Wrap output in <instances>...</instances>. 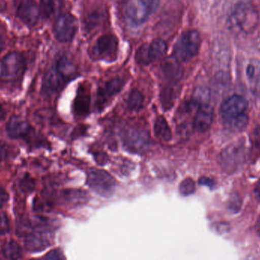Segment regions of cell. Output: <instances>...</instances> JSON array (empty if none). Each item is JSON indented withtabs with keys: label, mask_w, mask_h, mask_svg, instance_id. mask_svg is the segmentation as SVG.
<instances>
[{
	"label": "cell",
	"mask_w": 260,
	"mask_h": 260,
	"mask_svg": "<svg viewBox=\"0 0 260 260\" xmlns=\"http://www.w3.org/2000/svg\"><path fill=\"white\" fill-rule=\"evenodd\" d=\"M64 199L68 201L70 204L81 205L86 203L88 200V195L86 192L82 190H77V189H70V190L64 191L63 193Z\"/></svg>",
	"instance_id": "44dd1931"
},
{
	"label": "cell",
	"mask_w": 260,
	"mask_h": 260,
	"mask_svg": "<svg viewBox=\"0 0 260 260\" xmlns=\"http://www.w3.org/2000/svg\"><path fill=\"white\" fill-rule=\"evenodd\" d=\"M246 157L245 146L242 142L229 145L221 154V163L224 169L229 172L236 170L242 164Z\"/></svg>",
	"instance_id": "8fae6325"
},
{
	"label": "cell",
	"mask_w": 260,
	"mask_h": 260,
	"mask_svg": "<svg viewBox=\"0 0 260 260\" xmlns=\"http://www.w3.org/2000/svg\"><path fill=\"white\" fill-rule=\"evenodd\" d=\"M202 38L200 32L196 30L188 31L183 34L174 50V55L177 61L187 62L197 56L201 46Z\"/></svg>",
	"instance_id": "277c9868"
},
{
	"label": "cell",
	"mask_w": 260,
	"mask_h": 260,
	"mask_svg": "<svg viewBox=\"0 0 260 260\" xmlns=\"http://www.w3.org/2000/svg\"><path fill=\"white\" fill-rule=\"evenodd\" d=\"M35 187H36V182L35 179L29 174H25L20 180L19 188L23 193H30L35 190Z\"/></svg>",
	"instance_id": "d4e9b609"
},
{
	"label": "cell",
	"mask_w": 260,
	"mask_h": 260,
	"mask_svg": "<svg viewBox=\"0 0 260 260\" xmlns=\"http://www.w3.org/2000/svg\"><path fill=\"white\" fill-rule=\"evenodd\" d=\"M179 191L181 195L184 196L192 195L196 191V184L193 180L191 178H186L180 183Z\"/></svg>",
	"instance_id": "484cf974"
},
{
	"label": "cell",
	"mask_w": 260,
	"mask_h": 260,
	"mask_svg": "<svg viewBox=\"0 0 260 260\" xmlns=\"http://www.w3.org/2000/svg\"><path fill=\"white\" fill-rule=\"evenodd\" d=\"M241 200L238 195H235V196H232L229 201V208L232 211H238V209L241 208Z\"/></svg>",
	"instance_id": "d6a6232c"
},
{
	"label": "cell",
	"mask_w": 260,
	"mask_h": 260,
	"mask_svg": "<svg viewBox=\"0 0 260 260\" xmlns=\"http://www.w3.org/2000/svg\"><path fill=\"white\" fill-rule=\"evenodd\" d=\"M248 116L246 114H241L235 119L224 121L226 126L229 127L231 130L235 131H240L244 130L248 124Z\"/></svg>",
	"instance_id": "cb8c5ba5"
},
{
	"label": "cell",
	"mask_w": 260,
	"mask_h": 260,
	"mask_svg": "<svg viewBox=\"0 0 260 260\" xmlns=\"http://www.w3.org/2000/svg\"><path fill=\"white\" fill-rule=\"evenodd\" d=\"M91 96L88 87L81 85L76 95L74 102V111L76 115L84 117L89 111Z\"/></svg>",
	"instance_id": "ac0fdd59"
},
{
	"label": "cell",
	"mask_w": 260,
	"mask_h": 260,
	"mask_svg": "<svg viewBox=\"0 0 260 260\" xmlns=\"http://www.w3.org/2000/svg\"><path fill=\"white\" fill-rule=\"evenodd\" d=\"M168 50L166 41L161 38H156L150 44L141 46L136 53L138 64L148 65L165 54Z\"/></svg>",
	"instance_id": "ba28073f"
},
{
	"label": "cell",
	"mask_w": 260,
	"mask_h": 260,
	"mask_svg": "<svg viewBox=\"0 0 260 260\" xmlns=\"http://www.w3.org/2000/svg\"><path fill=\"white\" fill-rule=\"evenodd\" d=\"M26 61L19 52H10L0 59V79L5 81L18 80L24 75Z\"/></svg>",
	"instance_id": "5b68a950"
},
{
	"label": "cell",
	"mask_w": 260,
	"mask_h": 260,
	"mask_svg": "<svg viewBox=\"0 0 260 260\" xmlns=\"http://www.w3.org/2000/svg\"><path fill=\"white\" fill-rule=\"evenodd\" d=\"M6 111L3 108V105L0 104V121L3 120L6 118Z\"/></svg>",
	"instance_id": "74e56055"
},
{
	"label": "cell",
	"mask_w": 260,
	"mask_h": 260,
	"mask_svg": "<svg viewBox=\"0 0 260 260\" xmlns=\"http://www.w3.org/2000/svg\"><path fill=\"white\" fill-rule=\"evenodd\" d=\"M53 237L50 226L40 219L33 224V230L24 237V247L30 253L43 251L53 244Z\"/></svg>",
	"instance_id": "3957f363"
},
{
	"label": "cell",
	"mask_w": 260,
	"mask_h": 260,
	"mask_svg": "<svg viewBox=\"0 0 260 260\" xmlns=\"http://www.w3.org/2000/svg\"><path fill=\"white\" fill-rule=\"evenodd\" d=\"M41 14L46 18H50L55 11V0H40Z\"/></svg>",
	"instance_id": "83f0119b"
},
{
	"label": "cell",
	"mask_w": 260,
	"mask_h": 260,
	"mask_svg": "<svg viewBox=\"0 0 260 260\" xmlns=\"http://www.w3.org/2000/svg\"><path fill=\"white\" fill-rule=\"evenodd\" d=\"M87 184L99 195L110 197L115 189L116 181L106 171L93 169L88 172Z\"/></svg>",
	"instance_id": "52a82bcc"
},
{
	"label": "cell",
	"mask_w": 260,
	"mask_h": 260,
	"mask_svg": "<svg viewBox=\"0 0 260 260\" xmlns=\"http://www.w3.org/2000/svg\"><path fill=\"white\" fill-rule=\"evenodd\" d=\"M2 253L6 259H18L22 258V249L21 246L14 240L5 241L2 247Z\"/></svg>",
	"instance_id": "d6986e66"
},
{
	"label": "cell",
	"mask_w": 260,
	"mask_h": 260,
	"mask_svg": "<svg viewBox=\"0 0 260 260\" xmlns=\"http://www.w3.org/2000/svg\"><path fill=\"white\" fill-rule=\"evenodd\" d=\"M210 97V93L209 90L203 87H200L196 90L194 93L193 100L197 102L199 105H204L208 104Z\"/></svg>",
	"instance_id": "4316f807"
},
{
	"label": "cell",
	"mask_w": 260,
	"mask_h": 260,
	"mask_svg": "<svg viewBox=\"0 0 260 260\" xmlns=\"http://www.w3.org/2000/svg\"><path fill=\"white\" fill-rule=\"evenodd\" d=\"M213 118V108L209 104L200 105L194 118V128L198 132H205L212 125Z\"/></svg>",
	"instance_id": "e0dca14e"
},
{
	"label": "cell",
	"mask_w": 260,
	"mask_h": 260,
	"mask_svg": "<svg viewBox=\"0 0 260 260\" xmlns=\"http://www.w3.org/2000/svg\"><path fill=\"white\" fill-rule=\"evenodd\" d=\"M44 259L59 260L65 259V257H64L61 250H59V249H55V250H51V251L49 252L46 256H44Z\"/></svg>",
	"instance_id": "1f68e13d"
},
{
	"label": "cell",
	"mask_w": 260,
	"mask_h": 260,
	"mask_svg": "<svg viewBox=\"0 0 260 260\" xmlns=\"http://www.w3.org/2000/svg\"><path fill=\"white\" fill-rule=\"evenodd\" d=\"M41 13L39 6L34 0H22L17 9L18 18L29 27L38 24Z\"/></svg>",
	"instance_id": "5bb4252c"
},
{
	"label": "cell",
	"mask_w": 260,
	"mask_h": 260,
	"mask_svg": "<svg viewBox=\"0 0 260 260\" xmlns=\"http://www.w3.org/2000/svg\"><path fill=\"white\" fill-rule=\"evenodd\" d=\"M9 199V193L4 188L0 186V209L3 207Z\"/></svg>",
	"instance_id": "e575fe53"
},
{
	"label": "cell",
	"mask_w": 260,
	"mask_h": 260,
	"mask_svg": "<svg viewBox=\"0 0 260 260\" xmlns=\"http://www.w3.org/2000/svg\"><path fill=\"white\" fill-rule=\"evenodd\" d=\"M256 232H257L258 235L260 237V216L256 224Z\"/></svg>",
	"instance_id": "60d3db41"
},
{
	"label": "cell",
	"mask_w": 260,
	"mask_h": 260,
	"mask_svg": "<svg viewBox=\"0 0 260 260\" xmlns=\"http://www.w3.org/2000/svg\"><path fill=\"white\" fill-rule=\"evenodd\" d=\"M118 39L112 34L102 35L94 42L91 55L96 60L114 61L118 53Z\"/></svg>",
	"instance_id": "8992f818"
},
{
	"label": "cell",
	"mask_w": 260,
	"mask_h": 260,
	"mask_svg": "<svg viewBox=\"0 0 260 260\" xmlns=\"http://www.w3.org/2000/svg\"><path fill=\"white\" fill-rule=\"evenodd\" d=\"M177 92L174 85H170L163 90L161 96H160V101H161L162 107L165 111H168L172 108L176 98H177Z\"/></svg>",
	"instance_id": "7402d4cb"
},
{
	"label": "cell",
	"mask_w": 260,
	"mask_h": 260,
	"mask_svg": "<svg viewBox=\"0 0 260 260\" xmlns=\"http://www.w3.org/2000/svg\"><path fill=\"white\" fill-rule=\"evenodd\" d=\"M156 136L164 141H169L172 138V132L165 118L160 116L156 119L154 126Z\"/></svg>",
	"instance_id": "ffe728a7"
},
{
	"label": "cell",
	"mask_w": 260,
	"mask_h": 260,
	"mask_svg": "<svg viewBox=\"0 0 260 260\" xmlns=\"http://www.w3.org/2000/svg\"><path fill=\"white\" fill-rule=\"evenodd\" d=\"M144 97L138 90H133L127 99V107L132 111H139L143 106Z\"/></svg>",
	"instance_id": "603a6c76"
},
{
	"label": "cell",
	"mask_w": 260,
	"mask_h": 260,
	"mask_svg": "<svg viewBox=\"0 0 260 260\" xmlns=\"http://www.w3.org/2000/svg\"><path fill=\"white\" fill-rule=\"evenodd\" d=\"M199 183L200 185H203V186H208V187L213 186V182L210 179L207 178V177H202V178H200V180H199Z\"/></svg>",
	"instance_id": "d590c367"
},
{
	"label": "cell",
	"mask_w": 260,
	"mask_h": 260,
	"mask_svg": "<svg viewBox=\"0 0 260 260\" xmlns=\"http://www.w3.org/2000/svg\"><path fill=\"white\" fill-rule=\"evenodd\" d=\"M70 79L60 70L53 66L44 78L42 85V93L44 96H50L57 93Z\"/></svg>",
	"instance_id": "4fadbf2b"
},
{
	"label": "cell",
	"mask_w": 260,
	"mask_h": 260,
	"mask_svg": "<svg viewBox=\"0 0 260 260\" xmlns=\"http://www.w3.org/2000/svg\"><path fill=\"white\" fill-rule=\"evenodd\" d=\"M4 41H3V38H2L1 35H0V53H1L3 49H4Z\"/></svg>",
	"instance_id": "ab89813d"
},
{
	"label": "cell",
	"mask_w": 260,
	"mask_h": 260,
	"mask_svg": "<svg viewBox=\"0 0 260 260\" xmlns=\"http://www.w3.org/2000/svg\"><path fill=\"white\" fill-rule=\"evenodd\" d=\"M252 146L256 152L260 153V127L258 126L253 130L250 137Z\"/></svg>",
	"instance_id": "4dcf8cb0"
},
{
	"label": "cell",
	"mask_w": 260,
	"mask_h": 260,
	"mask_svg": "<svg viewBox=\"0 0 260 260\" xmlns=\"http://www.w3.org/2000/svg\"><path fill=\"white\" fill-rule=\"evenodd\" d=\"M6 9V0H0V13L4 12Z\"/></svg>",
	"instance_id": "f35d334b"
},
{
	"label": "cell",
	"mask_w": 260,
	"mask_h": 260,
	"mask_svg": "<svg viewBox=\"0 0 260 260\" xmlns=\"http://www.w3.org/2000/svg\"><path fill=\"white\" fill-rule=\"evenodd\" d=\"M9 154V147L3 140H0V163L6 160Z\"/></svg>",
	"instance_id": "836d02e7"
},
{
	"label": "cell",
	"mask_w": 260,
	"mask_h": 260,
	"mask_svg": "<svg viewBox=\"0 0 260 260\" xmlns=\"http://www.w3.org/2000/svg\"><path fill=\"white\" fill-rule=\"evenodd\" d=\"M124 85L123 79L120 78H114L105 82L99 88L98 93V105L102 108L107 102H109L113 97L121 91Z\"/></svg>",
	"instance_id": "2e32d148"
},
{
	"label": "cell",
	"mask_w": 260,
	"mask_h": 260,
	"mask_svg": "<svg viewBox=\"0 0 260 260\" xmlns=\"http://www.w3.org/2000/svg\"><path fill=\"white\" fill-rule=\"evenodd\" d=\"M33 127L20 116H12L6 126L8 135L12 139H25L33 132Z\"/></svg>",
	"instance_id": "9a60e30c"
},
{
	"label": "cell",
	"mask_w": 260,
	"mask_h": 260,
	"mask_svg": "<svg viewBox=\"0 0 260 260\" xmlns=\"http://www.w3.org/2000/svg\"><path fill=\"white\" fill-rule=\"evenodd\" d=\"M259 14L250 3H241L235 7L229 18L231 28L238 33L250 34L257 27Z\"/></svg>",
	"instance_id": "6da1fadb"
},
{
	"label": "cell",
	"mask_w": 260,
	"mask_h": 260,
	"mask_svg": "<svg viewBox=\"0 0 260 260\" xmlns=\"http://www.w3.org/2000/svg\"><path fill=\"white\" fill-rule=\"evenodd\" d=\"M254 195L256 198L260 201V180L256 183L254 188Z\"/></svg>",
	"instance_id": "8d00e7d4"
},
{
	"label": "cell",
	"mask_w": 260,
	"mask_h": 260,
	"mask_svg": "<svg viewBox=\"0 0 260 260\" xmlns=\"http://www.w3.org/2000/svg\"><path fill=\"white\" fill-rule=\"evenodd\" d=\"M11 230L10 221L7 214L5 212L0 213V235H6Z\"/></svg>",
	"instance_id": "f546056e"
},
{
	"label": "cell",
	"mask_w": 260,
	"mask_h": 260,
	"mask_svg": "<svg viewBox=\"0 0 260 260\" xmlns=\"http://www.w3.org/2000/svg\"><path fill=\"white\" fill-rule=\"evenodd\" d=\"M160 0H128L124 8V17L130 26H140L148 21L157 10Z\"/></svg>",
	"instance_id": "7a4b0ae2"
},
{
	"label": "cell",
	"mask_w": 260,
	"mask_h": 260,
	"mask_svg": "<svg viewBox=\"0 0 260 260\" xmlns=\"http://www.w3.org/2000/svg\"><path fill=\"white\" fill-rule=\"evenodd\" d=\"M122 140L125 148L130 152L141 154L148 149L149 134L139 128H127L123 131Z\"/></svg>",
	"instance_id": "9c48e42d"
},
{
	"label": "cell",
	"mask_w": 260,
	"mask_h": 260,
	"mask_svg": "<svg viewBox=\"0 0 260 260\" xmlns=\"http://www.w3.org/2000/svg\"><path fill=\"white\" fill-rule=\"evenodd\" d=\"M247 106L248 104L247 100L243 96L234 95L222 102L220 108V113L223 120H230L241 114H245Z\"/></svg>",
	"instance_id": "7c38bea8"
},
{
	"label": "cell",
	"mask_w": 260,
	"mask_h": 260,
	"mask_svg": "<svg viewBox=\"0 0 260 260\" xmlns=\"http://www.w3.org/2000/svg\"><path fill=\"white\" fill-rule=\"evenodd\" d=\"M78 26V21L74 15L62 14L58 17L53 24V33L59 42H70L77 32Z\"/></svg>",
	"instance_id": "30bf717a"
},
{
	"label": "cell",
	"mask_w": 260,
	"mask_h": 260,
	"mask_svg": "<svg viewBox=\"0 0 260 260\" xmlns=\"http://www.w3.org/2000/svg\"><path fill=\"white\" fill-rule=\"evenodd\" d=\"M165 70L166 76L173 80H177L181 76L182 73L178 70V67L173 63L168 64Z\"/></svg>",
	"instance_id": "f1b7e54d"
}]
</instances>
